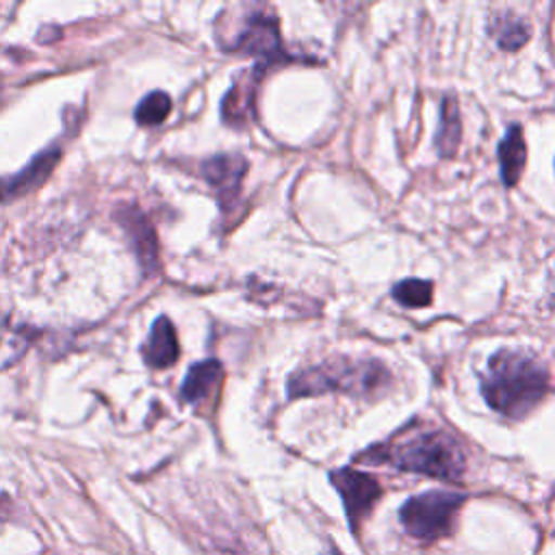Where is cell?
I'll use <instances>...</instances> for the list:
<instances>
[{
  "label": "cell",
  "instance_id": "1",
  "mask_svg": "<svg viewBox=\"0 0 555 555\" xmlns=\"http://www.w3.org/2000/svg\"><path fill=\"white\" fill-rule=\"evenodd\" d=\"M546 369L525 351L499 349L488 360L481 375V395L486 403L503 416L522 418L546 395Z\"/></svg>",
  "mask_w": 555,
  "mask_h": 555
},
{
  "label": "cell",
  "instance_id": "2",
  "mask_svg": "<svg viewBox=\"0 0 555 555\" xmlns=\"http://www.w3.org/2000/svg\"><path fill=\"white\" fill-rule=\"evenodd\" d=\"M360 460L388 462L399 470L444 481H457L466 470V455L460 442L449 431L431 427L405 431L392 442L369 449Z\"/></svg>",
  "mask_w": 555,
  "mask_h": 555
},
{
  "label": "cell",
  "instance_id": "3",
  "mask_svg": "<svg viewBox=\"0 0 555 555\" xmlns=\"http://www.w3.org/2000/svg\"><path fill=\"white\" fill-rule=\"evenodd\" d=\"M390 382V371L379 360L334 356L314 366L295 371L288 377L286 390L291 399L323 395L330 390L349 392L358 397H373L388 388Z\"/></svg>",
  "mask_w": 555,
  "mask_h": 555
},
{
  "label": "cell",
  "instance_id": "4",
  "mask_svg": "<svg viewBox=\"0 0 555 555\" xmlns=\"http://www.w3.org/2000/svg\"><path fill=\"white\" fill-rule=\"evenodd\" d=\"M466 501L460 492L429 490L408 499L399 509V520L403 529L423 542H434L453 531L457 512Z\"/></svg>",
  "mask_w": 555,
  "mask_h": 555
},
{
  "label": "cell",
  "instance_id": "5",
  "mask_svg": "<svg viewBox=\"0 0 555 555\" xmlns=\"http://www.w3.org/2000/svg\"><path fill=\"white\" fill-rule=\"evenodd\" d=\"M225 48L241 54H254L258 59V65L267 69L293 61V56L282 43L278 17L269 9H251L245 15L238 33Z\"/></svg>",
  "mask_w": 555,
  "mask_h": 555
},
{
  "label": "cell",
  "instance_id": "6",
  "mask_svg": "<svg viewBox=\"0 0 555 555\" xmlns=\"http://www.w3.org/2000/svg\"><path fill=\"white\" fill-rule=\"evenodd\" d=\"M330 481L338 490L347 518L351 527H360L362 520L373 512L375 503L382 496V486L375 477L356 470V468H338L330 473Z\"/></svg>",
  "mask_w": 555,
  "mask_h": 555
},
{
  "label": "cell",
  "instance_id": "7",
  "mask_svg": "<svg viewBox=\"0 0 555 555\" xmlns=\"http://www.w3.org/2000/svg\"><path fill=\"white\" fill-rule=\"evenodd\" d=\"M264 74H267V67L256 63L254 67H249L234 80L232 89L228 91V95L223 98V104H221V115H223L225 124L241 128L254 119L256 93H258V87H260Z\"/></svg>",
  "mask_w": 555,
  "mask_h": 555
},
{
  "label": "cell",
  "instance_id": "8",
  "mask_svg": "<svg viewBox=\"0 0 555 555\" xmlns=\"http://www.w3.org/2000/svg\"><path fill=\"white\" fill-rule=\"evenodd\" d=\"M245 171L247 160L241 154H219L202 163V176L217 191L223 210H228L234 204Z\"/></svg>",
  "mask_w": 555,
  "mask_h": 555
},
{
  "label": "cell",
  "instance_id": "9",
  "mask_svg": "<svg viewBox=\"0 0 555 555\" xmlns=\"http://www.w3.org/2000/svg\"><path fill=\"white\" fill-rule=\"evenodd\" d=\"M59 150H46L41 154H37L20 173L11 176V178H0V199L9 202L13 197H20L33 189H37L54 169L56 160H59Z\"/></svg>",
  "mask_w": 555,
  "mask_h": 555
},
{
  "label": "cell",
  "instance_id": "10",
  "mask_svg": "<svg viewBox=\"0 0 555 555\" xmlns=\"http://www.w3.org/2000/svg\"><path fill=\"white\" fill-rule=\"evenodd\" d=\"M496 154H499V171H501L503 184L514 186L520 180L527 163V143L522 137V128L518 124H512L505 130L496 147Z\"/></svg>",
  "mask_w": 555,
  "mask_h": 555
},
{
  "label": "cell",
  "instance_id": "11",
  "mask_svg": "<svg viewBox=\"0 0 555 555\" xmlns=\"http://www.w3.org/2000/svg\"><path fill=\"white\" fill-rule=\"evenodd\" d=\"M223 366L219 360H204L189 369L182 382V399L186 403H202L206 401L221 384Z\"/></svg>",
  "mask_w": 555,
  "mask_h": 555
},
{
  "label": "cell",
  "instance_id": "12",
  "mask_svg": "<svg viewBox=\"0 0 555 555\" xmlns=\"http://www.w3.org/2000/svg\"><path fill=\"white\" fill-rule=\"evenodd\" d=\"M178 338H176V330L173 325L169 323L167 317H160L154 321L152 325V332H150V338L145 343V349H143V358L150 366H156V369H163V366H169L178 360Z\"/></svg>",
  "mask_w": 555,
  "mask_h": 555
},
{
  "label": "cell",
  "instance_id": "13",
  "mask_svg": "<svg viewBox=\"0 0 555 555\" xmlns=\"http://www.w3.org/2000/svg\"><path fill=\"white\" fill-rule=\"evenodd\" d=\"M460 137H462L460 108H457V102L451 95H447L440 102V124H438V132H436V150H438V154L451 158L457 152Z\"/></svg>",
  "mask_w": 555,
  "mask_h": 555
},
{
  "label": "cell",
  "instance_id": "14",
  "mask_svg": "<svg viewBox=\"0 0 555 555\" xmlns=\"http://www.w3.org/2000/svg\"><path fill=\"white\" fill-rule=\"evenodd\" d=\"M490 35L494 37L499 48L512 52V50H518L520 46L527 43V39L531 35V28L520 15H516L512 11H505V13H496L490 20Z\"/></svg>",
  "mask_w": 555,
  "mask_h": 555
},
{
  "label": "cell",
  "instance_id": "15",
  "mask_svg": "<svg viewBox=\"0 0 555 555\" xmlns=\"http://www.w3.org/2000/svg\"><path fill=\"white\" fill-rule=\"evenodd\" d=\"M431 295H434V284L429 280H416V278H408L399 284H395L392 288V297L408 308H423L431 304Z\"/></svg>",
  "mask_w": 555,
  "mask_h": 555
},
{
  "label": "cell",
  "instance_id": "16",
  "mask_svg": "<svg viewBox=\"0 0 555 555\" xmlns=\"http://www.w3.org/2000/svg\"><path fill=\"white\" fill-rule=\"evenodd\" d=\"M169 111H171L169 95L163 93V91H154V93L145 95L139 102V106L134 111V117L143 126H156V124H160L169 115Z\"/></svg>",
  "mask_w": 555,
  "mask_h": 555
},
{
  "label": "cell",
  "instance_id": "17",
  "mask_svg": "<svg viewBox=\"0 0 555 555\" xmlns=\"http://www.w3.org/2000/svg\"><path fill=\"white\" fill-rule=\"evenodd\" d=\"M128 225H130L132 241H134V245H137L139 258H141L143 262H147V264L154 262V258H156V245H154V234H152L150 225L143 221L141 215H137L134 221L128 223Z\"/></svg>",
  "mask_w": 555,
  "mask_h": 555
}]
</instances>
